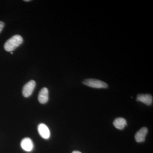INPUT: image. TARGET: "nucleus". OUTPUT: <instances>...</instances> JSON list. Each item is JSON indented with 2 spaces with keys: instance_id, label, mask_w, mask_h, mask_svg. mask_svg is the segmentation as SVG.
Returning a JSON list of instances; mask_svg holds the SVG:
<instances>
[{
  "instance_id": "3",
  "label": "nucleus",
  "mask_w": 153,
  "mask_h": 153,
  "mask_svg": "<svg viewBox=\"0 0 153 153\" xmlns=\"http://www.w3.org/2000/svg\"><path fill=\"white\" fill-rule=\"evenodd\" d=\"M36 86V82L35 80H31L27 82L24 87L22 90L23 95L25 97H28L32 95L33 91Z\"/></svg>"
},
{
  "instance_id": "8",
  "label": "nucleus",
  "mask_w": 153,
  "mask_h": 153,
  "mask_svg": "<svg viewBox=\"0 0 153 153\" xmlns=\"http://www.w3.org/2000/svg\"><path fill=\"white\" fill-rule=\"evenodd\" d=\"M148 132V128L146 127H143L137 132L135 135V139L137 142L142 143L144 141Z\"/></svg>"
},
{
  "instance_id": "12",
  "label": "nucleus",
  "mask_w": 153,
  "mask_h": 153,
  "mask_svg": "<svg viewBox=\"0 0 153 153\" xmlns=\"http://www.w3.org/2000/svg\"><path fill=\"white\" fill-rule=\"evenodd\" d=\"M24 1H25V2H29L31 1H30V0H25Z\"/></svg>"
},
{
  "instance_id": "6",
  "label": "nucleus",
  "mask_w": 153,
  "mask_h": 153,
  "mask_svg": "<svg viewBox=\"0 0 153 153\" xmlns=\"http://www.w3.org/2000/svg\"><path fill=\"white\" fill-rule=\"evenodd\" d=\"M38 130L39 134L42 138L45 139L49 138L50 136V131L46 125L40 123L38 125Z\"/></svg>"
},
{
  "instance_id": "9",
  "label": "nucleus",
  "mask_w": 153,
  "mask_h": 153,
  "mask_svg": "<svg viewBox=\"0 0 153 153\" xmlns=\"http://www.w3.org/2000/svg\"><path fill=\"white\" fill-rule=\"evenodd\" d=\"M113 125L118 129L122 130L127 125L126 120L123 117L117 118L114 121Z\"/></svg>"
},
{
  "instance_id": "4",
  "label": "nucleus",
  "mask_w": 153,
  "mask_h": 153,
  "mask_svg": "<svg viewBox=\"0 0 153 153\" xmlns=\"http://www.w3.org/2000/svg\"><path fill=\"white\" fill-rule=\"evenodd\" d=\"M21 146L22 149L27 152H31L34 149V144L30 138L26 137L23 139L21 141Z\"/></svg>"
},
{
  "instance_id": "1",
  "label": "nucleus",
  "mask_w": 153,
  "mask_h": 153,
  "mask_svg": "<svg viewBox=\"0 0 153 153\" xmlns=\"http://www.w3.org/2000/svg\"><path fill=\"white\" fill-rule=\"evenodd\" d=\"M23 42V38L20 35H15L8 39L4 45V48L7 52H12L16 49Z\"/></svg>"
},
{
  "instance_id": "11",
  "label": "nucleus",
  "mask_w": 153,
  "mask_h": 153,
  "mask_svg": "<svg viewBox=\"0 0 153 153\" xmlns=\"http://www.w3.org/2000/svg\"><path fill=\"white\" fill-rule=\"evenodd\" d=\"M72 153H82L80 152H79V151H74V152H72Z\"/></svg>"
},
{
  "instance_id": "2",
  "label": "nucleus",
  "mask_w": 153,
  "mask_h": 153,
  "mask_svg": "<svg viewBox=\"0 0 153 153\" xmlns=\"http://www.w3.org/2000/svg\"><path fill=\"white\" fill-rule=\"evenodd\" d=\"M84 85L89 87L96 88H106L108 85L105 82L99 79H87L82 81Z\"/></svg>"
},
{
  "instance_id": "7",
  "label": "nucleus",
  "mask_w": 153,
  "mask_h": 153,
  "mask_svg": "<svg viewBox=\"0 0 153 153\" xmlns=\"http://www.w3.org/2000/svg\"><path fill=\"white\" fill-rule=\"evenodd\" d=\"M38 100L41 104L47 103L49 100V91L47 88H43L40 91L38 96Z\"/></svg>"
},
{
  "instance_id": "10",
  "label": "nucleus",
  "mask_w": 153,
  "mask_h": 153,
  "mask_svg": "<svg viewBox=\"0 0 153 153\" xmlns=\"http://www.w3.org/2000/svg\"><path fill=\"white\" fill-rule=\"evenodd\" d=\"M4 22L0 21V33L2 30L3 28L4 27Z\"/></svg>"
},
{
  "instance_id": "13",
  "label": "nucleus",
  "mask_w": 153,
  "mask_h": 153,
  "mask_svg": "<svg viewBox=\"0 0 153 153\" xmlns=\"http://www.w3.org/2000/svg\"><path fill=\"white\" fill-rule=\"evenodd\" d=\"M11 54H13V53L12 52H11Z\"/></svg>"
},
{
  "instance_id": "5",
  "label": "nucleus",
  "mask_w": 153,
  "mask_h": 153,
  "mask_svg": "<svg viewBox=\"0 0 153 153\" xmlns=\"http://www.w3.org/2000/svg\"><path fill=\"white\" fill-rule=\"evenodd\" d=\"M137 100L140 101L147 105H150L153 103V97L149 94H138Z\"/></svg>"
}]
</instances>
